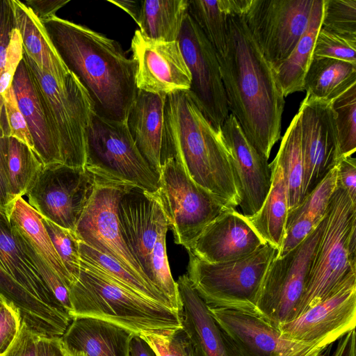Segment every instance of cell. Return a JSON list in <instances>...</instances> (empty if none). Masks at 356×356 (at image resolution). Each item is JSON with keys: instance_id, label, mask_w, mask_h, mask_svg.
I'll list each match as a JSON object with an SVG mask.
<instances>
[{"instance_id": "cell-1", "label": "cell", "mask_w": 356, "mask_h": 356, "mask_svg": "<svg viewBox=\"0 0 356 356\" xmlns=\"http://www.w3.org/2000/svg\"><path fill=\"white\" fill-rule=\"evenodd\" d=\"M229 113L265 158L281 136L285 97L242 15L228 18L227 40L216 54Z\"/></svg>"}, {"instance_id": "cell-2", "label": "cell", "mask_w": 356, "mask_h": 356, "mask_svg": "<svg viewBox=\"0 0 356 356\" xmlns=\"http://www.w3.org/2000/svg\"><path fill=\"white\" fill-rule=\"evenodd\" d=\"M44 24L67 67L87 90L95 113L126 122L136 97V64L115 40L56 15Z\"/></svg>"}, {"instance_id": "cell-3", "label": "cell", "mask_w": 356, "mask_h": 356, "mask_svg": "<svg viewBox=\"0 0 356 356\" xmlns=\"http://www.w3.org/2000/svg\"><path fill=\"white\" fill-rule=\"evenodd\" d=\"M173 158L189 177L227 209H236L241 195L230 152L221 131L204 118L187 91L166 97L163 165Z\"/></svg>"}, {"instance_id": "cell-4", "label": "cell", "mask_w": 356, "mask_h": 356, "mask_svg": "<svg viewBox=\"0 0 356 356\" xmlns=\"http://www.w3.org/2000/svg\"><path fill=\"white\" fill-rule=\"evenodd\" d=\"M69 292L72 319L102 320L135 335L182 327L179 312L140 296L81 261L79 278Z\"/></svg>"}, {"instance_id": "cell-5", "label": "cell", "mask_w": 356, "mask_h": 356, "mask_svg": "<svg viewBox=\"0 0 356 356\" xmlns=\"http://www.w3.org/2000/svg\"><path fill=\"white\" fill-rule=\"evenodd\" d=\"M118 215L124 241L148 281L170 301L174 310L181 305L166 252L168 223L155 195L129 186L121 196Z\"/></svg>"}, {"instance_id": "cell-6", "label": "cell", "mask_w": 356, "mask_h": 356, "mask_svg": "<svg viewBox=\"0 0 356 356\" xmlns=\"http://www.w3.org/2000/svg\"><path fill=\"white\" fill-rule=\"evenodd\" d=\"M23 60L63 164L85 168L88 131L95 114L87 90L71 70L58 81L41 71L24 51Z\"/></svg>"}, {"instance_id": "cell-7", "label": "cell", "mask_w": 356, "mask_h": 356, "mask_svg": "<svg viewBox=\"0 0 356 356\" xmlns=\"http://www.w3.org/2000/svg\"><path fill=\"white\" fill-rule=\"evenodd\" d=\"M356 270V203L338 185L295 318L329 295Z\"/></svg>"}, {"instance_id": "cell-8", "label": "cell", "mask_w": 356, "mask_h": 356, "mask_svg": "<svg viewBox=\"0 0 356 356\" xmlns=\"http://www.w3.org/2000/svg\"><path fill=\"white\" fill-rule=\"evenodd\" d=\"M188 252L186 275L209 307L256 314L261 284L277 253L275 248L266 243L245 257L218 264L205 262Z\"/></svg>"}, {"instance_id": "cell-9", "label": "cell", "mask_w": 356, "mask_h": 356, "mask_svg": "<svg viewBox=\"0 0 356 356\" xmlns=\"http://www.w3.org/2000/svg\"><path fill=\"white\" fill-rule=\"evenodd\" d=\"M85 169L95 176L155 193L159 175L138 149L126 122L93 115L87 135Z\"/></svg>"}, {"instance_id": "cell-10", "label": "cell", "mask_w": 356, "mask_h": 356, "mask_svg": "<svg viewBox=\"0 0 356 356\" xmlns=\"http://www.w3.org/2000/svg\"><path fill=\"white\" fill-rule=\"evenodd\" d=\"M155 195L165 213L175 243L191 251L204 229L228 209L188 175L180 163L168 159Z\"/></svg>"}, {"instance_id": "cell-11", "label": "cell", "mask_w": 356, "mask_h": 356, "mask_svg": "<svg viewBox=\"0 0 356 356\" xmlns=\"http://www.w3.org/2000/svg\"><path fill=\"white\" fill-rule=\"evenodd\" d=\"M325 217L298 245L282 257H274L266 273L256 314L275 327L296 316L322 236Z\"/></svg>"}, {"instance_id": "cell-12", "label": "cell", "mask_w": 356, "mask_h": 356, "mask_svg": "<svg viewBox=\"0 0 356 356\" xmlns=\"http://www.w3.org/2000/svg\"><path fill=\"white\" fill-rule=\"evenodd\" d=\"M314 0H249L242 14L272 69L285 60L305 32Z\"/></svg>"}, {"instance_id": "cell-13", "label": "cell", "mask_w": 356, "mask_h": 356, "mask_svg": "<svg viewBox=\"0 0 356 356\" xmlns=\"http://www.w3.org/2000/svg\"><path fill=\"white\" fill-rule=\"evenodd\" d=\"M95 176L85 168L44 165L26 195L40 216L74 232L95 188Z\"/></svg>"}, {"instance_id": "cell-14", "label": "cell", "mask_w": 356, "mask_h": 356, "mask_svg": "<svg viewBox=\"0 0 356 356\" xmlns=\"http://www.w3.org/2000/svg\"><path fill=\"white\" fill-rule=\"evenodd\" d=\"M129 186L95 176L93 193L74 232L81 242L116 260L129 272L151 284L128 249L120 229L118 202Z\"/></svg>"}, {"instance_id": "cell-15", "label": "cell", "mask_w": 356, "mask_h": 356, "mask_svg": "<svg viewBox=\"0 0 356 356\" xmlns=\"http://www.w3.org/2000/svg\"><path fill=\"white\" fill-rule=\"evenodd\" d=\"M177 41L191 74L187 92L208 122L221 131L229 110L219 63L214 49L188 13Z\"/></svg>"}, {"instance_id": "cell-16", "label": "cell", "mask_w": 356, "mask_h": 356, "mask_svg": "<svg viewBox=\"0 0 356 356\" xmlns=\"http://www.w3.org/2000/svg\"><path fill=\"white\" fill-rule=\"evenodd\" d=\"M356 326V270L326 297L277 325L285 337L327 348Z\"/></svg>"}, {"instance_id": "cell-17", "label": "cell", "mask_w": 356, "mask_h": 356, "mask_svg": "<svg viewBox=\"0 0 356 356\" xmlns=\"http://www.w3.org/2000/svg\"><path fill=\"white\" fill-rule=\"evenodd\" d=\"M209 309L238 356H318L326 349L288 338L256 314L213 307Z\"/></svg>"}, {"instance_id": "cell-18", "label": "cell", "mask_w": 356, "mask_h": 356, "mask_svg": "<svg viewBox=\"0 0 356 356\" xmlns=\"http://www.w3.org/2000/svg\"><path fill=\"white\" fill-rule=\"evenodd\" d=\"M298 114L305 168L304 198L342 158L331 102L306 94Z\"/></svg>"}, {"instance_id": "cell-19", "label": "cell", "mask_w": 356, "mask_h": 356, "mask_svg": "<svg viewBox=\"0 0 356 356\" xmlns=\"http://www.w3.org/2000/svg\"><path fill=\"white\" fill-rule=\"evenodd\" d=\"M131 48L138 90L168 96L190 89L191 74L177 40L151 39L136 30Z\"/></svg>"}, {"instance_id": "cell-20", "label": "cell", "mask_w": 356, "mask_h": 356, "mask_svg": "<svg viewBox=\"0 0 356 356\" xmlns=\"http://www.w3.org/2000/svg\"><path fill=\"white\" fill-rule=\"evenodd\" d=\"M221 132L230 152L241 195L240 207L246 217L257 213L270 188L272 168L249 142L238 122L231 113L221 127Z\"/></svg>"}, {"instance_id": "cell-21", "label": "cell", "mask_w": 356, "mask_h": 356, "mask_svg": "<svg viewBox=\"0 0 356 356\" xmlns=\"http://www.w3.org/2000/svg\"><path fill=\"white\" fill-rule=\"evenodd\" d=\"M266 243L236 209L222 211L202 231L191 252L210 264L245 257Z\"/></svg>"}, {"instance_id": "cell-22", "label": "cell", "mask_w": 356, "mask_h": 356, "mask_svg": "<svg viewBox=\"0 0 356 356\" xmlns=\"http://www.w3.org/2000/svg\"><path fill=\"white\" fill-rule=\"evenodd\" d=\"M181 325L195 356H238L186 274L176 282Z\"/></svg>"}, {"instance_id": "cell-23", "label": "cell", "mask_w": 356, "mask_h": 356, "mask_svg": "<svg viewBox=\"0 0 356 356\" xmlns=\"http://www.w3.org/2000/svg\"><path fill=\"white\" fill-rule=\"evenodd\" d=\"M166 97L138 90L126 120L138 149L159 176L163 166L164 108Z\"/></svg>"}, {"instance_id": "cell-24", "label": "cell", "mask_w": 356, "mask_h": 356, "mask_svg": "<svg viewBox=\"0 0 356 356\" xmlns=\"http://www.w3.org/2000/svg\"><path fill=\"white\" fill-rule=\"evenodd\" d=\"M0 267L39 301L57 312L68 314L38 272L19 233L11 225L5 209L1 207Z\"/></svg>"}, {"instance_id": "cell-25", "label": "cell", "mask_w": 356, "mask_h": 356, "mask_svg": "<svg viewBox=\"0 0 356 356\" xmlns=\"http://www.w3.org/2000/svg\"><path fill=\"white\" fill-rule=\"evenodd\" d=\"M134 335L102 320L74 318L60 341L67 349L80 356H130V342Z\"/></svg>"}, {"instance_id": "cell-26", "label": "cell", "mask_w": 356, "mask_h": 356, "mask_svg": "<svg viewBox=\"0 0 356 356\" xmlns=\"http://www.w3.org/2000/svg\"><path fill=\"white\" fill-rule=\"evenodd\" d=\"M10 1L15 26L21 35L24 51L41 71L58 81L63 80L70 70L54 44L44 24L24 2Z\"/></svg>"}, {"instance_id": "cell-27", "label": "cell", "mask_w": 356, "mask_h": 356, "mask_svg": "<svg viewBox=\"0 0 356 356\" xmlns=\"http://www.w3.org/2000/svg\"><path fill=\"white\" fill-rule=\"evenodd\" d=\"M337 166L303 198L297 207L288 212L284 238L275 258L283 257L298 245L323 220L337 186Z\"/></svg>"}, {"instance_id": "cell-28", "label": "cell", "mask_w": 356, "mask_h": 356, "mask_svg": "<svg viewBox=\"0 0 356 356\" xmlns=\"http://www.w3.org/2000/svg\"><path fill=\"white\" fill-rule=\"evenodd\" d=\"M19 108L30 131L35 152L45 165L62 163L49 133L43 111L24 61L20 62L13 81Z\"/></svg>"}, {"instance_id": "cell-29", "label": "cell", "mask_w": 356, "mask_h": 356, "mask_svg": "<svg viewBox=\"0 0 356 356\" xmlns=\"http://www.w3.org/2000/svg\"><path fill=\"white\" fill-rule=\"evenodd\" d=\"M0 295L19 310L29 327L47 337H61L72 321L66 313L57 312L32 296L0 267Z\"/></svg>"}, {"instance_id": "cell-30", "label": "cell", "mask_w": 356, "mask_h": 356, "mask_svg": "<svg viewBox=\"0 0 356 356\" xmlns=\"http://www.w3.org/2000/svg\"><path fill=\"white\" fill-rule=\"evenodd\" d=\"M5 211L11 225L54 270L69 289L74 283L73 280L57 254L41 216L22 197L11 201Z\"/></svg>"}, {"instance_id": "cell-31", "label": "cell", "mask_w": 356, "mask_h": 356, "mask_svg": "<svg viewBox=\"0 0 356 356\" xmlns=\"http://www.w3.org/2000/svg\"><path fill=\"white\" fill-rule=\"evenodd\" d=\"M270 164L272 181L268 195L259 211L247 218L263 241L275 248L277 252L285 236L288 196L280 165L275 159Z\"/></svg>"}, {"instance_id": "cell-32", "label": "cell", "mask_w": 356, "mask_h": 356, "mask_svg": "<svg viewBox=\"0 0 356 356\" xmlns=\"http://www.w3.org/2000/svg\"><path fill=\"white\" fill-rule=\"evenodd\" d=\"M323 0H314L307 26L289 57L273 69L284 97L304 91V78L321 26Z\"/></svg>"}, {"instance_id": "cell-33", "label": "cell", "mask_w": 356, "mask_h": 356, "mask_svg": "<svg viewBox=\"0 0 356 356\" xmlns=\"http://www.w3.org/2000/svg\"><path fill=\"white\" fill-rule=\"evenodd\" d=\"M356 84V64L313 55L303 81L306 94L332 102Z\"/></svg>"}, {"instance_id": "cell-34", "label": "cell", "mask_w": 356, "mask_h": 356, "mask_svg": "<svg viewBox=\"0 0 356 356\" xmlns=\"http://www.w3.org/2000/svg\"><path fill=\"white\" fill-rule=\"evenodd\" d=\"M249 0H188V14L197 24L216 54L224 52L227 40L228 18L242 15Z\"/></svg>"}, {"instance_id": "cell-35", "label": "cell", "mask_w": 356, "mask_h": 356, "mask_svg": "<svg viewBox=\"0 0 356 356\" xmlns=\"http://www.w3.org/2000/svg\"><path fill=\"white\" fill-rule=\"evenodd\" d=\"M3 168L11 201L26 195L44 164L27 145L13 137H1Z\"/></svg>"}, {"instance_id": "cell-36", "label": "cell", "mask_w": 356, "mask_h": 356, "mask_svg": "<svg viewBox=\"0 0 356 356\" xmlns=\"http://www.w3.org/2000/svg\"><path fill=\"white\" fill-rule=\"evenodd\" d=\"M188 0L141 1L139 31L147 38L177 41L187 14Z\"/></svg>"}, {"instance_id": "cell-37", "label": "cell", "mask_w": 356, "mask_h": 356, "mask_svg": "<svg viewBox=\"0 0 356 356\" xmlns=\"http://www.w3.org/2000/svg\"><path fill=\"white\" fill-rule=\"evenodd\" d=\"M280 165L287 190L289 211L303 200L304 159L298 113L293 117L275 157Z\"/></svg>"}, {"instance_id": "cell-38", "label": "cell", "mask_w": 356, "mask_h": 356, "mask_svg": "<svg viewBox=\"0 0 356 356\" xmlns=\"http://www.w3.org/2000/svg\"><path fill=\"white\" fill-rule=\"evenodd\" d=\"M79 252L81 261L123 286L173 309L169 300L162 293L149 282L129 272L116 260L81 241Z\"/></svg>"}, {"instance_id": "cell-39", "label": "cell", "mask_w": 356, "mask_h": 356, "mask_svg": "<svg viewBox=\"0 0 356 356\" xmlns=\"http://www.w3.org/2000/svg\"><path fill=\"white\" fill-rule=\"evenodd\" d=\"M342 159L356 150V84L331 102Z\"/></svg>"}, {"instance_id": "cell-40", "label": "cell", "mask_w": 356, "mask_h": 356, "mask_svg": "<svg viewBox=\"0 0 356 356\" xmlns=\"http://www.w3.org/2000/svg\"><path fill=\"white\" fill-rule=\"evenodd\" d=\"M41 217L57 254L74 283L81 270L80 241L74 231L60 227L47 218Z\"/></svg>"}, {"instance_id": "cell-41", "label": "cell", "mask_w": 356, "mask_h": 356, "mask_svg": "<svg viewBox=\"0 0 356 356\" xmlns=\"http://www.w3.org/2000/svg\"><path fill=\"white\" fill-rule=\"evenodd\" d=\"M321 28L356 38V0H323Z\"/></svg>"}, {"instance_id": "cell-42", "label": "cell", "mask_w": 356, "mask_h": 356, "mask_svg": "<svg viewBox=\"0 0 356 356\" xmlns=\"http://www.w3.org/2000/svg\"><path fill=\"white\" fill-rule=\"evenodd\" d=\"M139 336L149 346L156 356H195L182 327L175 330L143 332Z\"/></svg>"}, {"instance_id": "cell-43", "label": "cell", "mask_w": 356, "mask_h": 356, "mask_svg": "<svg viewBox=\"0 0 356 356\" xmlns=\"http://www.w3.org/2000/svg\"><path fill=\"white\" fill-rule=\"evenodd\" d=\"M313 55L356 64V38H350L320 28Z\"/></svg>"}, {"instance_id": "cell-44", "label": "cell", "mask_w": 356, "mask_h": 356, "mask_svg": "<svg viewBox=\"0 0 356 356\" xmlns=\"http://www.w3.org/2000/svg\"><path fill=\"white\" fill-rule=\"evenodd\" d=\"M3 99V122L6 135L21 141L35 152L33 141L19 108L13 85L6 90Z\"/></svg>"}, {"instance_id": "cell-45", "label": "cell", "mask_w": 356, "mask_h": 356, "mask_svg": "<svg viewBox=\"0 0 356 356\" xmlns=\"http://www.w3.org/2000/svg\"><path fill=\"white\" fill-rule=\"evenodd\" d=\"M19 236L27 254L31 258L42 280L56 300L70 315L72 305L67 286L47 262L24 241L20 234Z\"/></svg>"}, {"instance_id": "cell-46", "label": "cell", "mask_w": 356, "mask_h": 356, "mask_svg": "<svg viewBox=\"0 0 356 356\" xmlns=\"http://www.w3.org/2000/svg\"><path fill=\"white\" fill-rule=\"evenodd\" d=\"M24 49L19 32L14 29L7 48L3 67L0 74V127L3 124V95L12 86L14 76L23 59Z\"/></svg>"}, {"instance_id": "cell-47", "label": "cell", "mask_w": 356, "mask_h": 356, "mask_svg": "<svg viewBox=\"0 0 356 356\" xmlns=\"http://www.w3.org/2000/svg\"><path fill=\"white\" fill-rule=\"evenodd\" d=\"M22 322L19 310L0 295V356L7 351L18 336Z\"/></svg>"}, {"instance_id": "cell-48", "label": "cell", "mask_w": 356, "mask_h": 356, "mask_svg": "<svg viewBox=\"0 0 356 356\" xmlns=\"http://www.w3.org/2000/svg\"><path fill=\"white\" fill-rule=\"evenodd\" d=\"M42 334L31 329L22 321L19 333L10 347L1 356H40Z\"/></svg>"}, {"instance_id": "cell-49", "label": "cell", "mask_w": 356, "mask_h": 356, "mask_svg": "<svg viewBox=\"0 0 356 356\" xmlns=\"http://www.w3.org/2000/svg\"><path fill=\"white\" fill-rule=\"evenodd\" d=\"M15 29L10 0H0V74L3 67L7 48Z\"/></svg>"}, {"instance_id": "cell-50", "label": "cell", "mask_w": 356, "mask_h": 356, "mask_svg": "<svg viewBox=\"0 0 356 356\" xmlns=\"http://www.w3.org/2000/svg\"><path fill=\"white\" fill-rule=\"evenodd\" d=\"M337 185L344 190L356 203V159L348 156L342 159L337 166Z\"/></svg>"}, {"instance_id": "cell-51", "label": "cell", "mask_w": 356, "mask_h": 356, "mask_svg": "<svg viewBox=\"0 0 356 356\" xmlns=\"http://www.w3.org/2000/svg\"><path fill=\"white\" fill-rule=\"evenodd\" d=\"M70 0H29L24 3L32 9L43 23L56 16V12Z\"/></svg>"}, {"instance_id": "cell-52", "label": "cell", "mask_w": 356, "mask_h": 356, "mask_svg": "<svg viewBox=\"0 0 356 356\" xmlns=\"http://www.w3.org/2000/svg\"><path fill=\"white\" fill-rule=\"evenodd\" d=\"M330 345L323 353V356H356V333L353 330L340 338L332 349Z\"/></svg>"}, {"instance_id": "cell-53", "label": "cell", "mask_w": 356, "mask_h": 356, "mask_svg": "<svg viewBox=\"0 0 356 356\" xmlns=\"http://www.w3.org/2000/svg\"><path fill=\"white\" fill-rule=\"evenodd\" d=\"M40 356H63L60 337L42 335L40 341Z\"/></svg>"}, {"instance_id": "cell-54", "label": "cell", "mask_w": 356, "mask_h": 356, "mask_svg": "<svg viewBox=\"0 0 356 356\" xmlns=\"http://www.w3.org/2000/svg\"><path fill=\"white\" fill-rule=\"evenodd\" d=\"M6 135L3 130L0 127V207L6 209L11 202L6 179L3 168L2 154H1V137Z\"/></svg>"}, {"instance_id": "cell-55", "label": "cell", "mask_w": 356, "mask_h": 356, "mask_svg": "<svg viewBox=\"0 0 356 356\" xmlns=\"http://www.w3.org/2000/svg\"><path fill=\"white\" fill-rule=\"evenodd\" d=\"M130 356H156L149 346L139 335H134L130 342Z\"/></svg>"}, {"instance_id": "cell-56", "label": "cell", "mask_w": 356, "mask_h": 356, "mask_svg": "<svg viewBox=\"0 0 356 356\" xmlns=\"http://www.w3.org/2000/svg\"><path fill=\"white\" fill-rule=\"evenodd\" d=\"M109 2L115 4L120 7L125 12H127L133 19L138 24L139 21L140 10H141V1H111L108 0Z\"/></svg>"}, {"instance_id": "cell-57", "label": "cell", "mask_w": 356, "mask_h": 356, "mask_svg": "<svg viewBox=\"0 0 356 356\" xmlns=\"http://www.w3.org/2000/svg\"><path fill=\"white\" fill-rule=\"evenodd\" d=\"M62 350L63 356H80L79 354L71 352L67 349L61 343Z\"/></svg>"}, {"instance_id": "cell-58", "label": "cell", "mask_w": 356, "mask_h": 356, "mask_svg": "<svg viewBox=\"0 0 356 356\" xmlns=\"http://www.w3.org/2000/svg\"><path fill=\"white\" fill-rule=\"evenodd\" d=\"M323 352L321 354H320L318 356H323Z\"/></svg>"}]
</instances>
